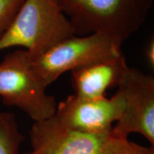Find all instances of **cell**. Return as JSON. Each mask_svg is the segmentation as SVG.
<instances>
[{
  "label": "cell",
  "instance_id": "1",
  "mask_svg": "<svg viewBox=\"0 0 154 154\" xmlns=\"http://www.w3.org/2000/svg\"><path fill=\"white\" fill-rule=\"evenodd\" d=\"M75 35L101 33L120 46L142 26L153 0H57Z\"/></svg>",
  "mask_w": 154,
  "mask_h": 154
},
{
  "label": "cell",
  "instance_id": "2",
  "mask_svg": "<svg viewBox=\"0 0 154 154\" xmlns=\"http://www.w3.org/2000/svg\"><path fill=\"white\" fill-rule=\"evenodd\" d=\"M75 35L57 0H23L3 37L0 51L22 47L35 60L59 42Z\"/></svg>",
  "mask_w": 154,
  "mask_h": 154
},
{
  "label": "cell",
  "instance_id": "3",
  "mask_svg": "<svg viewBox=\"0 0 154 154\" xmlns=\"http://www.w3.org/2000/svg\"><path fill=\"white\" fill-rule=\"evenodd\" d=\"M32 58L25 50L17 49L0 63V99L9 106L23 110L34 122L55 115V98L46 94V86L33 70Z\"/></svg>",
  "mask_w": 154,
  "mask_h": 154
},
{
  "label": "cell",
  "instance_id": "4",
  "mask_svg": "<svg viewBox=\"0 0 154 154\" xmlns=\"http://www.w3.org/2000/svg\"><path fill=\"white\" fill-rule=\"evenodd\" d=\"M121 47L101 33L74 35L33 60V69L48 87L66 72L121 57L123 56Z\"/></svg>",
  "mask_w": 154,
  "mask_h": 154
},
{
  "label": "cell",
  "instance_id": "5",
  "mask_svg": "<svg viewBox=\"0 0 154 154\" xmlns=\"http://www.w3.org/2000/svg\"><path fill=\"white\" fill-rule=\"evenodd\" d=\"M125 107L112 127V136L126 139L132 133L141 134L154 146V78L136 68L128 67L117 85Z\"/></svg>",
  "mask_w": 154,
  "mask_h": 154
},
{
  "label": "cell",
  "instance_id": "6",
  "mask_svg": "<svg viewBox=\"0 0 154 154\" xmlns=\"http://www.w3.org/2000/svg\"><path fill=\"white\" fill-rule=\"evenodd\" d=\"M112 139L109 132L90 134L64 127L54 116L34 122L30 130L33 150L41 154H108Z\"/></svg>",
  "mask_w": 154,
  "mask_h": 154
},
{
  "label": "cell",
  "instance_id": "7",
  "mask_svg": "<svg viewBox=\"0 0 154 154\" xmlns=\"http://www.w3.org/2000/svg\"><path fill=\"white\" fill-rule=\"evenodd\" d=\"M125 103L118 92L110 99L105 96L86 99L69 95L57 105L54 117L62 125L90 134L109 132L121 117Z\"/></svg>",
  "mask_w": 154,
  "mask_h": 154
},
{
  "label": "cell",
  "instance_id": "8",
  "mask_svg": "<svg viewBox=\"0 0 154 154\" xmlns=\"http://www.w3.org/2000/svg\"><path fill=\"white\" fill-rule=\"evenodd\" d=\"M125 56L100 62L71 71L75 95L86 99L105 96V92L117 87L128 69Z\"/></svg>",
  "mask_w": 154,
  "mask_h": 154
},
{
  "label": "cell",
  "instance_id": "9",
  "mask_svg": "<svg viewBox=\"0 0 154 154\" xmlns=\"http://www.w3.org/2000/svg\"><path fill=\"white\" fill-rule=\"evenodd\" d=\"M24 139L15 115L11 112H0V154H19Z\"/></svg>",
  "mask_w": 154,
  "mask_h": 154
},
{
  "label": "cell",
  "instance_id": "10",
  "mask_svg": "<svg viewBox=\"0 0 154 154\" xmlns=\"http://www.w3.org/2000/svg\"><path fill=\"white\" fill-rule=\"evenodd\" d=\"M108 154H154L153 146L147 147L126 139L112 136Z\"/></svg>",
  "mask_w": 154,
  "mask_h": 154
},
{
  "label": "cell",
  "instance_id": "11",
  "mask_svg": "<svg viewBox=\"0 0 154 154\" xmlns=\"http://www.w3.org/2000/svg\"><path fill=\"white\" fill-rule=\"evenodd\" d=\"M23 0H0V38L10 28Z\"/></svg>",
  "mask_w": 154,
  "mask_h": 154
},
{
  "label": "cell",
  "instance_id": "12",
  "mask_svg": "<svg viewBox=\"0 0 154 154\" xmlns=\"http://www.w3.org/2000/svg\"><path fill=\"white\" fill-rule=\"evenodd\" d=\"M145 53H146V57L148 61L150 66L152 68L154 67V39L152 38L149 41L148 45L146 46V48L145 50Z\"/></svg>",
  "mask_w": 154,
  "mask_h": 154
},
{
  "label": "cell",
  "instance_id": "13",
  "mask_svg": "<svg viewBox=\"0 0 154 154\" xmlns=\"http://www.w3.org/2000/svg\"><path fill=\"white\" fill-rule=\"evenodd\" d=\"M25 154H41L39 152H38V151H34V150H33L32 152H28V153H25Z\"/></svg>",
  "mask_w": 154,
  "mask_h": 154
}]
</instances>
